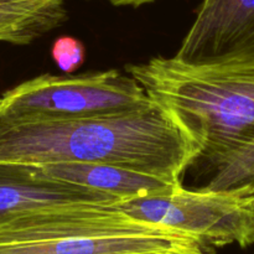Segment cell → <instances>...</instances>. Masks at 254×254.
Listing matches in <instances>:
<instances>
[{
	"label": "cell",
	"mask_w": 254,
	"mask_h": 254,
	"mask_svg": "<svg viewBox=\"0 0 254 254\" xmlns=\"http://www.w3.org/2000/svg\"><path fill=\"white\" fill-rule=\"evenodd\" d=\"M200 148L166 109L153 101L129 113L77 119L0 116V164H113L181 181Z\"/></svg>",
	"instance_id": "obj_1"
},
{
	"label": "cell",
	"mask_w": 254,
	"mask_h": 254,
	"mask_svg": "<svg viewBox=\"0 0 254 254\" xmlns=\"http://www.w3.org/2000/svg\"><path fill=\"white\" fill-rule=\"evenodd\" d=\"M126 69L213 169L254 140V64H191L158 56Z\"/></svg>",
	"instance_id": "obj_2"
},
{
	"label": "cell",
	"mask_w": 254,
	"mask_h": 254,
	"mask_svg": "<svg viewBox=\"0 0 254 254\" xmlns=\"http://www.w3.org/2000/svg\"><path fill=\"white\" fill-rule=\"evenodd\" d=\"M117 202L76 203L0 218V254H146L202 250L184 233L130 217Z\"/></svg>",
	"instance_id": "obj_3"
},
{
	"label": "cell",
	"mask_w": 254,
	"mask_h": 254,
	"mask_svg": "<svg viewBox=\"0 0 254 254\" xmlns=\"http://www.w3.org/2000/svg\"><path fill=\"white\" fill-rule=\"evenodd\" d=\"M117 206L135 220L178 231L192 238L207 254L226 246L254 243V191L171 190L119 200Z\"/></svg>",
	"instance_id": "obj_4"
},
{
	"label": "cell",
	"mask_w": 254,
	"mask_h": 254,
	"mask_svg": "<svg viewBox=\"0 0 254 254\" xmlns=\"http://www.w3.org/2000/svg\"><path fill=\"white\" fill-rule=\"evenodd\" d=\"M153 103L127 72L41 74L1 96L0 116L27 119H77L139 111Z\"/></svg>",
	"instance_id": "obj_5"
},
{
	"label": "cell",
	"mask_w": 254,
	"mask_h": 254,
	"mask_svg": "<svg viewBox=\"0 0 254 254\" xmlns=\"http://www.w3.org/2000/svg\"><path fill=\"white\" fill-rule=\"evenodd\" d=\"M175 57L191 64H254V0H202Z\"/></svg>",
	"instance_id": "obj_6"
},
{
	"label": "cell",
	"mask_w": 254,
	"mask_h": 254,
	"mask_svg": "<svg viewBox=\"0 0 254 254\" xmlns=\"http://www.w3.org/2000/svg\"><path fill=\"white\" fill-rule=\"evenodd\" d=\"M107 193L37 176L31 168L0 164V218L76 203H113Z\"/></svg>",
	"instance_id": "obj_7"
},
{
	"label": "cell",
	"mask_w": 254,
	"mask_h": 254,
	"mask_svg": "<svg viewBox=\"0 0 254 254\" xmlns=\"http://www.w3.org/2000/svg\"><path fill=\"white\" fill-rule=\"evenodd\" d=\"M31 168L42 179L73 184L107 193L118 200L153 195L171 190L181 181L113 164L60 163Z\"/></svg>",
	"instance_id": "obj_8"
},
{
	"label": "cell",
	"mask_w": 254,
	"mask_h": 254,
	"mask_svg": "<svg viewBox=\"0 0 254 254\" xmlns=\"http://www.w3.org/2000/svg\"><path fill=\"white\" fill-rule=\"evenodd\" d=\"M67 20L64 0L0 2V42L29 45Z\"/></svg>",
	"instance_id": "obj_9"
},
{
	"label": "cell",
	"mask_w": 254,
	"mask_h": 254,
	"mask_svg": "<svg viewBox=\"0 0 254 254\" xmlns=\"http://www.w3.org/2000/svg\"><path fill=\"white\" fill-rule=\"evenodd\" d=\"M206 189H251L254 191V140L215 168Z\"/></svg>",
	"instance_id": "obj_10"
},
{
	"label": "cell",
	"mask_w": 254,
	"mask_h": 254,
	"mask_svg": "<svg viewBox=\"0 0 254 254\" xmlns=\"http://www.w3.org/2000/svg\"><path fill=\"white\" fill-rule=\"evenodd\" d=\"M51 56L55 64L64 73H72L83 64L86 47L73 36H61L54 42Z\"/></svg>",
	"instance_id": "obj_11"
},
{
	"label": "cell",
	"mask_w": 254,
	"mask_h": 254,
	"mask_svg": "<svg viewBox=\"0 0 254 254\" xmlns=\"http://www.w3.org/2000/svg\"><path fill=\"white\" fill-rule=\"evenodd\" d=\"M106 1L111 2L112 5H116V6L138 7V6H141V5L150 4V2L156 1V0H106Z\"/></svg>",
	"instance_id": "obj_12"
},
{
	"label": "cell",
	"mask_w": 254,
	"mask_h": 254,
	"mask_svg": "<svg viewBox=\"0 0 254 254\" xmlns=\"http://www.w3.org/2000/svg\"><path fill=\"white\" fill-rule=\"evenodd\" d=\"M146 254H207L202 250H193V251H178V252H165V253H146Z\"/></svg>",
	"instance_id": "obj_13"
},
{
	"label": "cell",
	"mask_w": 254,
	"mask_h": 254,
	"mask_svg": "<svg viewBox=\"0 0 254 254\" xmlns=\"http://www.w3.org/2000/svg\"><path fill=\"white\" fill-rule=\"evenodd\" d=\"M2 1H10V0H0V2H2Z\"/></svg>",
	"instance_id": "obj_14"
},
{
	"label": "cell",
	"mask_w": 254,
	"mask_h": 254,
	"mask_svg": "<svg viewBox=\"0 0 254 254\" xmlns=\"http://www.w3.org/2000/svg\"><path fill=\"white\" fill-rule=\"evenodd\" d=\"M0 103H1V97H0Z\"/></svg>",
	"instance_id": "obj_15"
}]
</instances>
